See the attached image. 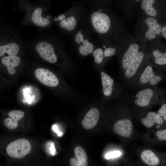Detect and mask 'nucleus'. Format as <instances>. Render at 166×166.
Segmentation results:
<instances>
[{
    "mask_svg": "<svg viewBox=\"0 0 166 166\" xmlns=\"http://www.w3.org/2000/svg\"><path fill=\"white\" fill-rule=\"evenodd\" d=\"M82 22L97 36L98 44L109 40L119 41L120 31L118 21L106 5H92Z\"/></svg>",
    "mask_w": 166,
    "mask_h": 166,
    "instance_id": "f257e3e1",
    "label": "nucleus"
},
{
    "mask_svg": "<svg viewBox=\"0 0 166 166\" xmlns=\"http://www.w3.org/2000/svg\"><path fill=\"white\" fill-rule=\"evenodd\" d=\"M166 89L157 86L150 87L136 91L127 100L133 107L148 109L157 105L161 106L166 97Z\"/></svg>",
    "mask_w": 166,
    "mask_h": 166,
    "instance_id": "f03ea898",
    "label": "nucleus"
},
{
    "mask_svg": "<svg viewBox=\"0 0 166 166\" xmlns=\"http://www.w3.org/2000/svg\"><path fill=\"white\" fill-rule=\"evenodd\" d=\"M92 33L83 22L72 34L73 48L81 56L93 54L98 44L92 38Z\"/></svg>",
    "mask_w": 166,
    "mask_h": 166,
    "instance_id": "7ed1b4c3",
    "label": "nucleus"
},
{
    "mask_svg": "<svg viewBox=\"0 0 166 166\" xmlns=\"http://www.w3.org/2000/svg\"><path fill=\"white\" fill-rule=\"evenodd\" d=\"M165 80L166 77L154 65L150 55L138 78L131 88L137 91L156 86L159 83Z\"/></svg>",
    "mask_w": 166,
    "mask_h": 166,
    "instance_id": "20e7f679",
    "label": "nucleus"
},
{
    "mask_svg": "<svg viewBox=\"0 0 166 166\" xmlns=\"http://www.w3.org/2000/svg\"><path fill=\"white\" fill-rule=\"evenodd\" d=\"M127 103L122 105L121 108V117L114 124L113 131L117 134L127 139L132 137L134 132L133 119L134 117L132 108Z\"/></svg>",
    "mask_w": 166,
    "mask_h": 166,
    "instance_id": "39448f33",
    "label": "nucleus"
},
{
    "mask_svg": "<svg viewBox=\"0 0 166 166\" xmlns=\"http://www.w3.org/2000/svg\"><path fill=\"white\" fill-rule=\"evenodd\" d=\"M87 11L82 4L75 5L64 14L65 18L59 22V27L64 31L72 34L83 22Z\"/></svg>",
    "mask_w": 166,
    "mask_h": 166,
    "instance_id": "423d86ee",
    "label": "nucleus"
},
{
    "mask_svg": "<svg viewBox=\"0 0 166 166\" xmlns=\"http://www.w3.org/2000/svg\"><path fill=\"white\" fill-rule=\"evenodd\" d=\"M149 55V53L141 49L122 73L124 83L127 87L131 88L134 84Z\"/></svg>",
    "mask_w": 166,
    "mask_h": 166,
    "instance_id": "0eeeda50",
    "label": "nucleus"
},
{
    "mask_svg": "<svg viewBox=\"0 0 166 166\" xmlns=\"http://www.w3.org/2000/svg\"><path fill=\"white\" fill-rule=\"evenodd\" d=\"M132 108L134 117L146 128L161 129L166 127V123L157 112L148 109Z\"/></svg>",
    "mask_w": 166,
    "mask_h": 166,
    "instance_id": "6e6552de",
    "label": "nucleus"
},
{
    "mask_svg": "<svg viewBox=\"0 0 166 166\" xmlns=\"http://www.w3.org/2000/svg\"><path fill=\"white\" fill-rule=\"evenodd\" d=\"M63 47L57 42H53L42 41L37 43L35 49L42 58L51 63H55L58 61V54L63 52Z\"/></svg>",
    "mask_w": 166,
    "mask_h": 166,
    "instance_id": "1a4fd4ad",
    "label": "nucleus"
},
{
    "mask_svg": "<svg viewBox=\"0 0 166 166\" xmlns=\"http://www.w3.org/2000/svg\"><path fill=\"white\" fill-rule=\"evenodd\" d=\"M137 156L139 162L144 166H166V152L146 147L139 151Z\"/></svg>",
    "mask_w": 166,
    "mask_h": 166,
    "instance_id": "9d476101",
    "label": "nucleus"
},
{
    "mask_svg": "<svg viewBox=\"0 0 166 166\" xmlns=\"http://www.w3.org/2000/svg\"><path fill=\"white\" fill-rule=\"evenodd\" d=\"M31 145L27 139L21 138L9 143L6 148L7 154L12 158L19 159L23 158L31 151Z\"/></svg>",
    "mask_w": 166,
    "mask_h": 166,
    "instance_id": "9b49d317",
    "label": "nucleus"
},
{
    "mask_svg": "<svg viewBox=\"0 0 166 166\" xmlns=\"http://www.w3.org/2000/svg\"><path fill=\"white\" fill-rule=\"evenodd\" d=\"M141 49L137 42H133L130 44L126 48L121 52L120 67L122 74L136 56Z\"/></svg>",
    "mask_w": 166,
    "mask_h": 166,
    "instance_id": "f8f14e48",
    "label": "nucleus"
},
{
    "mask_svg": "<svg viewBox=\"0 0 166 166\" xmlns=\"http://www.w3.org/2000/svg\"><path fill=\"white\" fill-rule=\"evenodd\" d=\"M143 138L146 142L151 144L166 145V127L152 130L144 135Z\"/></svg>",
    "mask_w": 166,
    "mask_h": 166,
    "instance_id": "ddd939ff",
    "label": "nucleus"
},
{
    "mask_svg": "<svg viewBox=\"0 0 166 166\" xmlns=\"http://www.w3.org/2000/svg\"><path fill=\"white\" fill-rule=\"evenodd\" d=\"M101 82L104 95L109 98L118 96L121 90V87L116 88V84L109 75L104 72L101 73Z\"/></svg>",
    "mask_w": 166,
    "mask_h": 166,
    "instance_id": "4468645a",
    "label": "nucleus"
},
{
    "mask_svg": "<svg viewBox=\"0 0 166 166\" xmlns=\"http://www.w3.org/2000/svg\"><path fill=\"white\" fill-rule=\"evenodd\" d=\"M36 77L42 84L48 86L55 87L59 81L55 75L48 69L43 68L36 69L34 72Z\"/></svg>",
    "mask_w": 166,
    "mask_h": 166,
    "instance_id": "2eb2a0df",
    "label": "nucleus"
},
{
    "mask_svg": "<svg viewBox=\"0 0 166 166\" xmlns=\"http://www.w3.org/2000/svg\"><path fill=\"white\" fill-rule=\"evenodd\" d=\"M149 53L154 66L166 77V52L152 48Z\"/></svg>",
    "mask_w": 166,
    "mask_h": 166,
    "instance_id": "dca6fc26",
    "label": "nucleus"
},
{
    "mask_svg": "<svg viewBox=\"0 0 166 166\" xmlns=\"http://www.w3.org/2000/svg\"><path fill=\"white\" fill-rule=\"evenodd\" d=\"M145 22L148 26V29L144 32V38L147 40H152L155 38L156 35L161 32L162 27L156 19L153 17L147 18Z\"/></svg>",
    "mask_w": 166,
    "mask_h": 166,
    "instance_id": "f3484780",
    "label": "nucleus"
},
{
    "mask_svg": "<svg viewBox=\"0 0 166 166\" xmlns=\"http://www.w3.org/2000/svg\"><path fill=\"white\" fill-rule=\"evenodd\" d=\"M100 115L98 109L96 108L91 109L86 113L82 121L83 127L86 130L93 128L98 122Z\"/></svg>",
    "mask_w": 166,
    "mask_h": 166,
    "instance_id": "a211bd4d",
    "label": "nucleus"
},
{
    "mask_svg": "<svg viewBox=\"0 0 166 166\" xmlns=\"http://www.w3.org/2000/svg\"><path fill=\"white\" fill-rule=\"evenodd\" d=\"M0 43V57L6 54L9 56H16L20 48L18 42L16 41H6Z\"/></svg>",
    "mask_w": 166,
    "mask_h": 166,
    "instance_id": "6ab92c4d",
    "label": "nucleus"
},
{
    "mask_svg": "<svg viewBox=\"0 0 166 166\" xmlns=\"http://www.w3.org/2000/svg\"><path fill=\"white\" fill-rule=\"evenodd\" d=\"M75 157L70 160V166H87L88 159L86 153L81 147L78 146L74 150Z\"/></svg>",
    "mask_w": 166,
    "mask_h": 166,
    "instance_id": "aec40b11",
    "label": "nucleus"
},
{
    "mask_svg": "<svg viewBox=\"0 0 166 166\" xmlns=\"http://www.w3.org/2000/svg\"><path fill=\"white\" fill-rule=\"evenodd\" d=\"M43 9L38 7L32 10L31 11L30 19L35 25L42 27H45L50 23V20L42 16Z\"/></svg>",
    "mask_w": 166,
    "mask_h": 166,
    "instance_id": "412c9836",
    "label": "nucleus"
},
{
    "mask_svg": "<svg viewBox=\"0 0 166 166\" xmlns=\"http://www.w3.org/2000/svg\"><path fill=\"white\" fill-rule=\"evenodd\" d=\"M24 112L20 110H15L9 113L8 115L11 118H7L4 121V124L7 128L13 130L17 127L18 121L24 116Z\"/></svg>",
    "mask_w": 166,
    "mask_h": 166,
    "instance_id": "4be33fe9",
    "label": "nucleus"
},
{
    "mask_svg": "<svg viewBox=\"0 0 166 166\" xmlns=\"http://www.w3.org/2000/svg\"><path fill=\"white\" fill-rule=\"evenodd\" d=\"M20 61V58L17 56H4L1 59L2 63L7 67L8 72L12 75L15 73L14 67L19 65Z\"/></svg>",
    "mask_w": 166,
    "mask_h": 166,
    "instance_id": "5701e85b",
    "label": "nucleus"
},
{
    "mask_svg": "<svg viewBox=\"0 0 166 166\" xmlns=\"http://www.w3.org/2000/svg\"><path fill=\"white\" fill-rule=\"evenodd\" d=\"M155 2L154 0H143L141 2L142 9L150 17H155L157 14L156 10L153 6Z\"/></svg>",
    "mask_w": 166,
    "mask_h": 166,
    "instance_id": "b1692460",
    "label": "nucleus"
},
{
    "mask_svg": "<svg viewBox=\"0 0 166 166\" xmlns=\"http://www.w3.org/2000/svg\"><path fill=\"white\" fill-rule=\"evenodd\" d=\"M157 113L162 118L166 124V97L163 103L161 105L160 108Z\"/></svg>",
    "mask_w": 166,
    "mask_h": 166,
    "instance_id": "393cba45",
    "label": "nucleus"
},
{
    "mask_svg": "<svg viewBox=\"0 0 166 166\" xmlns=\"http://www.w3.org/2000/svg\"><path fill=\"white\" fill-rule=\"evenodd\" d=\"M122 154V153L119 151H113L107 153L105 158L107 160L114 159L120 157Z\"/></svg>",
    "mask_w": 166,
    "mask_h": 166,
    "instance_id": "a878e982",
    "label": "nucleus"
},
{
    "mask_svg": "<svg viewBox=\"0 0 166 166\" xmlns=\"http://www.w3.org/2000/svg\"><path fill=\"white\" fill-rule=\"evenodd\" d=\"M52 128L54 132L57 133V136H62L63 133L59 131L58 129V127L56 124L53 125L52 126Z\"/></svg>",
    "mask_w": 166,
    "mask_h": 166,
    "instance_id": "bb28decb",
    "label": "nucleus"
},
{
    "mask_svg": "<svg viewBox=\"0 0 166 166\" xmlns=\"http://www.w3.org/2000/svg\"><path fill=\"white\" fill-rule=\"evenodd\" d=\"M49 149L50 151V153L52 155H54L56 152V150L53 143H52L51 144Z\"/></svg>",
    "mask_w": 166,
    "mask_h": 166,
    "instance_id": "cd10ccee",
    "label": "nucleus"
},
{
    "mask_svg": "<svg viewBox=\"0 0 166 166\" xmlns=\"http://www.w3.org/2000/svg\"><path fill=\"white\" fill-rule=\"evenodd\" d=\"M161 33L163 36L166 38V25L162 27Z\"/></svg>",
    "mask_w": 166,
    "mask_h": 166,
    "instance_id": "c85d7f7f",
    "label": "nucleus"
},
{
    "mask_svg": "<svg viewBox=\"0 0 166 166\" xmlns=\"http://www.w3.org/2000/svg\"><path fill=\"white\" fill-rule=\"evenodd\" d=\"M125 166H137L136 165L134 164L130 163H127Z\"/></svg>",
    "mask_w": 166,
    "mask_h": 166,
    "instance_id": "c756f323",
    "label": "nucleus"
},
{
    "mask_svg": "<svg viewBox=\"0 0 166 166\" xmlns=\"http://www.w3.org/2000/svg\"><path fill=\"white\" fill-rule=\"evenodd\" d=\"M46 18L48 19H50V16L49 15H48L47 16H46Z\"/></svg>",
    "mask_w": 166,
    "mask_h": 166,
    "instance_id": "7c9ffc66",
    "label": "nucleus"
}]
</instances>
